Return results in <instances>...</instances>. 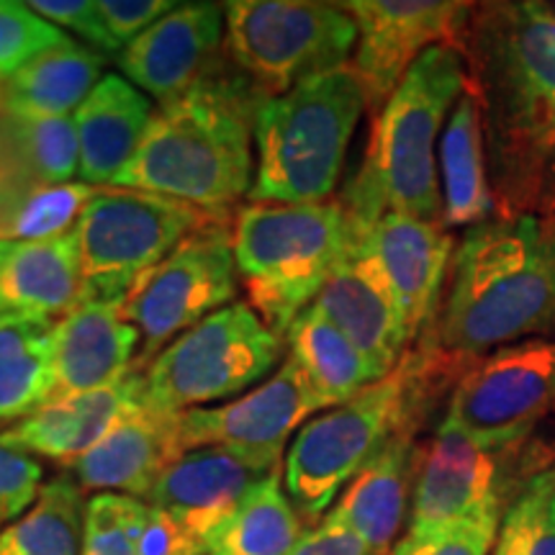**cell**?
<instances>
[{
    "label": "cell",
    "mask_w": 555,
    "mask_h": 555,
    "mask_svg": "<svg viewBox=\"0 0 555 555\" xmlns=\"http://www.w3.org/2000/svg\"><path fill=\"white\" fill-rule=\"evenodd\" d=\"M457 52L481 108L496 217L555 214V11L474 5Z\"/></svg>",
    "instance_id": "obj_1"
},
{
    "label": "cell",
    "mask_w": 555,
    "mask_h": 555,
    "mask_svg": "<svg viewBox=\"0 0 555 555\" xmlns=\"http://www.w3.org/2000/svg\"><path fill=\"white\" fill-rule=\"evenodd\" d=\"M527 337H555V214L491 217L468 229L450 262L448 294L420 343L474 363Z\"/></svg>",
    "instance_id": "obj_2"
},
{
    "label": "cell",
    "mask_w": 555,
    "mask_h": 555,
    "mask_svg": "<svg viewBox=\"0 0 555 555\" xmlns=\"http://www.w3.org/2000/svg\"><path fill=\"white\" fill-rule=\"evenodd\" d=\"M262 101L266 95L245 75L214 73L157 111L137 155L111 185L227 217L253 189V127Z\"/></svg>",
    "instance_id": "obj_3"
},
{
    "label": "cell",
    "mask_w": 555,
    "mask_h": 555,
    "mask_svg": "<svg viewBox=\"0 0 555 555\" xmlns=\"http://www.w3.org/2000/svg\"><path fill=\"white\" fill-rule=\"evenodd\" d=\"M466 363L425 343L356 399L332 406L298 429L283 457V489L304 525H319L337 494L406 425H422L427 409L453 388Z\"/></svg>",
    "instance_id": "obj_4"
},
{
    "label": "cell",
    "mask_w": 555,
    "mask_h": 555,
    "mask_svg": "<svg viewBox=\"0 0 555 555\" xmlns=\"http://www.w3.org/2000/svg\"><path fill=\"white\" fill-rule=\"evenodd\" d=\"M463 90L466 62L455 47H433L409 67L386 106L373 116L363 165L339 198L352 232L376 224L384 214L442 221L435 144Z\"/></svg>",
    "instance_id": "obj_5"
},
{
    "label": "cell",
    "mask_w": 555,
    "mask_h": 555,
    "mask_svg": "<svg viewBox=\"0 0 555 555\" xmlns=\"http://www.w3.org/2000/svg\"><path fill=\"white\" fill-rule=\"evenodd\" d=\"M365 111L350 65L317 75L258 106L253 127V204H317L335 193Z\"/></svg>",
    "instance_id": "obj_6"
},
{
    "label": "cell",
    "mask_w": 555,
    "mask_h": 555,
    "mask_svg": "<svg viewBox=\"0 0 555 555\" xmlns=\"http://www.w3.org/2000/svg\"><path fill=\"white\" fill-rule=\"evenodd\" d=\"M234 260L249 307L286 339L352 245L343 201L249 204L234 211Z\"/></svg>",
    "instance_id": "obj_7"
},
{
    "label": "cell",
    "mask_w": 555,
    "mask_h": 555,
    "mask_svg": "<svg viewBox=\"0 0 555 555\" xmlns=\"http://www.w3.org/2000/svg\"><path fill=\"white\" fill-rule=\"evenodd\" d=\"M540 427L474 435L446 416L437 433L422 442L406 530H435L483 512L506 515L527 481L555 463L553 435Z\"/></svg>",
    "instance_id": "obj_8"
},
{
    "label": "cell",
    "mask_w": 555,
    "mask_h": 555,
    "mask_svg": "<svg viewBox=\"0 0 555 555\" xmlns=\"http://www.w3.org/2000/svg\"><path fill=\"white\" fill-rule=\"evenodd\" d=\"M217 214L131 189H95L82 208L75 240L82 270V301L124 304L139 278Z\"/></svg>",
    "instance_id": "obj_9"
},
{
    "label": "cell",
    "mask_w": 555,
    "mask_h": 555,
    "mask_svg": "<svg viewBox=\"0 0 555 555\" xmlns=\"http://www.w3.org/2000/svg\"><path fill=\"white\" fill-rule=\"evenodd\" d=\"M224 47L266 99L350 65L356 18L345 5L307 0H234L224 5Z\"/></svg>",
    "instance_id": "obj_10"
},
{
    "label": "cell",
    "mask_w": 555,
    "mask_h": 555,
    "mask_svg": "<svg viewBox=\"0 0 555 555\" xmlns=\"http://www.w3.org/2000/svg\"><path fill=\"white\" fill-rule=\"evenodd\" d=\"M283 337L247 301L214 311L144 367V401L183 414L240 397L281 367Z\"/></svg>",
    "instance_id": "obj_11"
},
{
    "label": "cell",
    "mask_w": 555,
    "mask_h": 555,
    "mask_svg": "<svg viewBox=\"0 0 555 555\" xmlns=\"http://www.w3.org/2000/svg\"><path fill=\"white\" fill-rule=\"evenodd\" d=\"M237 278L229 219L201 227L139 278L121 304L124 317L139 332L134 367L144 371L183 332L234 304Z\"/></svg>",
    "instance_id": "obj_12"
},
{
    "label": "cell",
    "mask_w": 555,
    "mask_h": 555,
    "mask_svg": "<svg viewBox=\"0 0 555 555\" xmlns=\"http://www.w3.org/2000/svg\"><path fill=\"white\" fill-rule=\"evenodd\" d=\"M343 5L358 26L350 67L373 116L427 50L440 44L457 50L474 13V3L448 0H352Z\"/></svg>",
    "instance_id": "obj_13"
},
{
    "label": "cell",
    "mask_w": 555,
    "mask_h": 555,
    "mask_svg": "<svg viewBox=\"0 0 555 555\" xmlns=\"http://www.w3.org/2000/svg\"><path fill=\"white\" fill-rule=\"evenodd\" d=\"M555 412V337L506 345L470 363L450 393L448 420L474 435H509Z\"/></svg>",
    "instance_id": "obj_14"
},
{
    "label": "cell",
    "mask_w": 555,
    "mask_h": 555,
    "mask_svg": "<svg viewBox=\"0 0 555 555\" xmlns=\"http://www.w3.org/2000/svg\"><path fill=\"white\" fill-rule=\"evenodd\" d=\"M319 409L327 406L286 358L273 376L234 401L183 412V442L185 450L227 448L283 463L288 440Z\"/></svg>",
    "instance_id": "obj_15"
},
{
    "label": "cell",
    "mask_w": 555,
    "mask_h": 555,
    "mask_svg": "<svg viewBox=\"0 0 555 555\" xmlns=\"http://www.w3.org/2000/svg\"><path fill=\"white\" fill-rule=\"evenodd\" d=\"M227 21L219 3H178L116 57L131 86L170 106L217 73Z\"/></svg>",
    "instance_id": "obj_16"
},
{
    "label": "cell",
    "mask_w": 555,
    "mask_h": 555,
    "mask_svg": "<svg viewBox=\"0 0 555 555\" xmlns=\"http://www.w3.org/2000/svg\"><path fill=\"white\" fill-rule=\"evenodd\" d=\"M352 240L384 273L414 347L440 311L442 283L455 255L448 227L409 214H384L376 224L352 232Z\"/></svg>",
    "instance_id": "obj_17"
},
{
    "label": "cell",
    "mask_w": 555,
    "mask_h": 555,
    "mask_svg": "<svg viewBox=\"0 0 555 555\" xmlns=\"http://www.w3.org/2000/svg\"><path fill=\"white\" fill-rule=\"evenodd\" d=\"M275 470H281V463L270 457L227 448H196L157 478L144 502L178 519L206 553L208 538L219 525Z\"/></svg>",
    "instance_id": "obj_18"
},
{
    "label": "cell",
    "mask_w": 555,
    "mask_h": 555,
    "mask_svg": "<svg viewBox=\"0 0 555 555\" xmlns=\"http://www.w3.org/2000/svg\"><path fill=\"white\" fill-rule=\"evenodd\" d=\"M185 453L183 414L163 412L142 397L69 470L82 491L144 502L157 478Z\"/></svg>",
    "instance_id": "obj_19"
},
{
    "label": "cell",
    "mask_w": 555,
    "mask_h": 555,
    "mask_svg": "<svg viewBox=\"0 0 555 555\" xmlns=\"http://www.w3.org/2000/svg\"><path fill=\"white\" fill-rule=\"evenodd\" d=\"M311 307L327 317L371 360L380 378H386L412 350V339L384 273L356 240Z\"/></svg>",
    "instance_id": "obj_20"
},
{
    "label": "cell",
    "mask_w": 555,
    "mask_h": 555,
    "mask_svg": "<svg viewBox=\"0 0 555 555\" xmlns=\"http://www.w3.org/2000/svg\"><path fill=\"white\" fill-rule=\"evenodd\" d=\"M420 427H401L367 466L347 483L343 496L327 512L335 522L350 527L376 555H391L412 515L416 474H420Z\"/></svg>",
    "instance_id": "obj_21"
},
{
    "label": "cell",
    "mask_w": 555,
    "mask_h": 555,
    "mask_svg": "<svg viewBox=\"0 0 555 555\" xmlns=\"http://www.w3.org/2000/svg\"><path fill=\"white\" fill-rule=\"evenodd\" d=\"M139 332L121 304L82 301L54 324L52 399L99 391L134 371ZM47 401V404H50Z\"/></svg>",
    "instance_id": "obj_22"
},
{
    "label": "cell",
    "mask_w": 555,
    "mask_h": 555,
    "mask_svg": "<svg viewBox=\"0 0 555 555\" xmlns=\"http://www.w3.org/2000/svg\"><path fill=\"white\" fill-rule=\"evenodd\" d=\"M144 397V371H129L116 384L78 397L57 399L3 429L0 437L39 461L73 468Z\"/></svg>",
    "instance_id": "obj_23"
},
{
    "label": "cell",
    "mask_w": 555,
    "mask_h": 555,
    "mask_svg": "<svg viewBox=\"0 0 555 555\" xmlns=\"http://www.w3.org/2000/svg\"><path fill=\"white\" fill-rule=\"evenodd\" d=\"M150 95L124 75L108 73L75 111L82 183L106 189L127 168L155 119Z\"/></svg>",
    "instance_id": "obj_24"
},
{
    "label": "cell",
    "mask_w": 555,
    "mask_h": 555,
    "mask_svg": "<svg viewBox=\"0 0 555 555\" xmlns=\"http://www.w3.org/2000/svg\"><path fill=\"white\" fill-rule=\"evenodd\" d=\"M82 270L73 234L41 242H13L0 275L5 311L62 319L82 304Z\"/></svg>",
    "instance_id": "obj_25"
},
{
    "label": "cell",
    "mask_w": 555,
    "mask_h": 555,
    "mask_svg": "<svg viewBox=\"0 0 555 555\" xmlns=\"http://www.w3.org/2000/svg\"><path fill=\"white\" fill-rule=\"evenodd\" d=\"M442 224L478 227L496 214L494 193L486 170L481 108L466 88L440 137Z\"/></svg>",
    "instance_id": "obj_26"
},
{
    "label": "cell",
    "mask_w": 555,
    "mask_h": 555,
    "mask_svg": "<svg viewBox=\"0 0 555 555\" xmlns=\"http://www.w3.org/2000/svg\"><path fill=\"white\" fill-rule=\"evenodd\" d=\"M103 54L75 44L41 52L0 86V111L11 116H69L103 80Z\"/></svg>",
    "instance_id": "obj_27"
},
{
    "label": "cell",
    "mask_w": 555,
    "mask_h": 555,
    "mask_svg": "<svg viewBox=\"0 0 555 555\" xmlns=\"http://www.w3.org/2000/svg\"><path fill=\"white\" fill-rule=\"evenodd\" d=\"M54 319L0 311V425L21 422L52 399Z\"/></svg>",
    "instance_id": "obj_28"
},
{
    "label": "cell",
    "mask_w": 555,
    "mask_h": 555,
    "mask_svg": "<svg viewBox=\"0 0 555 555\" xmlns=\"http://www.w3.org/2000/svg\"><path fill=\"white\" fill-rule=\"evenodd\" d=\"M286 339L288 358L298 365L324 406L345 404L380 380L371 360L314 307L296 317Z\"/></svg>",
    "instance_id": "obj_29"
},
{
    "label": "cell",
    "mask_w": 555,
    "mask_h": 555,
    "mask_svg": "<svg viewBox=\"0 0 555 555\" xmlns=\"http://www.w3.org/2000/svg\"><path fill=\"white\" fill-rule=\"evenodd\" d=\"M304 532L281 470H275L208 538L206 555H291Z\"/></svg>",
    "instance_id": "obj_30"
},
{
    "label": "cell",
    "mask_w": 555,
    "mask_h": 555,
    "mask_svg": "<svg viewBox=\"0 0 555 555\" xmlns=\"http://www.w3.org/2000/svg\"><path fill=\"white\" fill-rule=\"evenodd\" d=\"M82 525V489L75 478L57 476L18 522L0 532V555H80Z\"/></svg>",
    "instance_id": "obj_31"
},
{
    "label": "cell",
    "mask_w": 555,
    "mask_h": 555,
    "mask_svg": "<svg viewBox=\"0 0 555 555\" xmlns=\"http://www.w3.org/2000/svg\"><path fill=\"white\" fill-rule=\"evenodd\" d=\"M93 191V185L86 183L37 185L16 208H11L0 219V240L41 242L73 234Z\"/></svg>",
    "instance_id": "obj_32"
},
{
    "label": "cell",
    "mask_w": 555,
    "mask_h": 555,
    "mask_svg": "<svg viewBox=\"0 0 555 555\" xmlns=\"http://www.w3.org/2000/svg\"><path fill=\"white\" fill-rule=\"evenodd\" d=\"M5 116L34 180L39 185L73 183L75 172H80L75 116Z\"/></svg>",
    "instance_id": "obj_33"
},
{
    "label": "cell",
    "mask_w": 555,
    "mask_h": 555,
    "mask_svg": "<svg viewBox=\"0 0 555 555\" xmlns=\"http://www.w3.org/2000/svg\"><path fill=\"white\" fill-rule=\"evenodd\" d=\"M494 555H555V463L527 481L506 509Z\"/></svg>",
    "instance_id": "obj_34"
},
{
    "label": "cell",
    "mask_w": 555,
    "mask_h": 555,
    "mask_svg": "<svg viewBox=\"0 0 555 555\" xmlns=\"http://www.w3.org/2000/svg\"><path fill=\"white\" fill-rule=\"evenodd\" d=\"M150 506L127 494H95L86 502L80 555H139Z\"/></svg>",
    "instance_id": "obj_35"
},
{
    "label": "cell",
    "mask_w": 555,
    "mask_h": 555,
    "mask_svg": "<svg viewBox=\"0 0 555 555\" xmlns=\"http://www.w3.org/2000/svg\"><path fill=\"white\" fill-rule=\"evenodd\" d=\"M67 41L65 31L37 16L26 3L0 0V86L41 52Z\"/></svg>",
    "instance_id": "obj_36"
},
{
    "label": "cell",
    "mask_w": 555,
    "mask_h": 555,
    "mask_svg": "<svg viewBox=\"0 0 555 555\" xmlns=\"http://www.w3.org/2000/svg\"><path fill=\"white\" fill-rule=\"evenodd\" d=\"M502 519V512H483L435 530H406L391 555H489L496 545Z\"/></svg>",
    "instance_id": "obj_37"
},
{
    "label": "cell",
    "mask_w": 555,
    "mask_h": 555,
    "mask_svg": "<svg viewBox=\"0 0 555 555\" xmlns=\"http://www.w3.org/2000/svg\"><path fill=\"white\" fill-rule=\"evenodd\" d=\"M44 489V466L37 455L26 453L0 437V532L18 522Z\"/></svg>",
    "instance_id": "obj_38"
},
{
    "label": "cell",
    "mask_w": 555,
    "mask_h": 555,
    "mask_svg": "<svg viewBox=\"0 0 555 555\" xmlns=\"http://www.w3.org/2000/svg\"><path fill=\"white\" fill-rule=\"evenodd\" d=\"M26 5H29L37 16L50 21L52 26H57L60 31H73L75 37L86 41L93 52L116 54V57H119L95 0H31V3Z\"/></svg>",
    "instance_id": "obj_39"
},
{
    "label": "cell",
    "mask_w": 555,
    "mask_h": 555,
    "mask_svg": "<svg viewBox=\"0 0 555 555\" xmlns=\"http://www.w3.org/2000/svg\"><path fill=\"white\" fill-rule=\"evenodd\" d=\"M176 5L170 0H99L103 24L119 54Z\"/></svg>",
    "instance_id": "obj_40"
},
{
    "label": "cell",
    "mask_w": 555,
    "mask_h": 555,
    "mask_svg": "<svg viewBox=\"0 0 555 555\" xmlns=\"http://www.w3.org/2000/svg\"><path fill=\"white\" fill-rule=\"evenodd\" d=\"M37 185L29 165L21 155L16 137H13L9 116L0 111V219L11 208H16Z\"/></svg>",
    "instance_id": "obj_41"
},
{
    "label": "cell",
    "mask_w": 555,
    "mask_h": 555,
    "mask_svg": "<svg viewBox=\"0 0 555 555\" xmlns=\"http://www.w3.org/2000/svg\"><path fill=\"white\" fill-rule=\"evenodd\" d=\"M150 506V504H147ZM139 555H206L196 540H193L178 519L168 512L150 506L147 525H144L142 540H139Z\"/></svg>",
    "instance_id": "obj_42"
},
{
    "label": "cell",
    "mask_w": 555,
    "mask_h": 555,
    "mask_svg": "<svg viewBox=\"0 0 555 555\" xmlns=\"http://www.w3.org/2000/svg\"><path fill=\"white\" fill-rule=\"evenodd\" d=\"M291 555H376L363 538H358L350 527L324 517L298 540Z\"/></svg>",
    "instance_id": "obj_43"
},
{
    "label": "cell",
    "mask_w": 555,
    "mask_h": 555,
    "mask_svg": "<svg viewBox=\"0 0 555 555\" xmlns=\"http://www.w3.org/2000/svg\"><path fill=\"white\" fill-rule=\"evenodd\" d=\"M11 249H13V242H3V240H0V275H3L5 260H9ZM0 311H5V309H3V301H0Z\"/></svg>",
    "instance_id": "obj_44"
},
{
    "label": "cell",
    "mask_w": 555,
    "mask_h": 555,
    "mask_svg": "<svg viewBox=\"0 0 555 555\" xmlns=\"http://www.w3.org/2000/svg\"><path fill=\"white\" fill-rule=\"evenodd\" d=\"M551 433H553V429H551ZM553 437H555V433H553Z\"/></svg>",
    "instance_id": "obj_45"
}]
</instances>
